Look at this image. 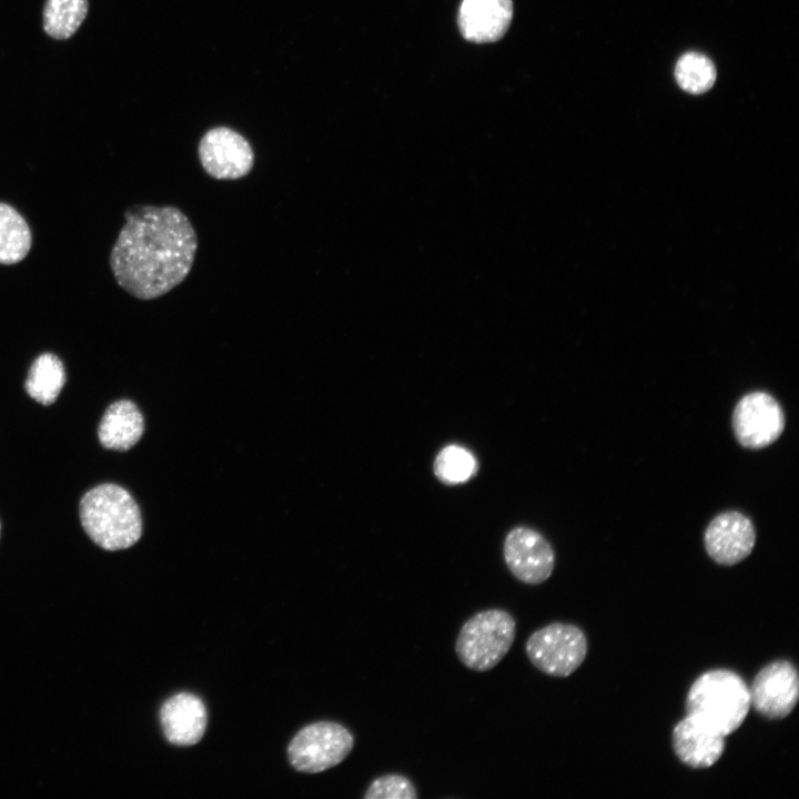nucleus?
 Listing matches in <instances>:
<instances>
[{
	"label": "nucleus",
	"instance_id": "f257e3e1",
	"mask_svg": "<svg viewBox=\"0 0 799 799\" xmlns=\"http://www.w3.org/2000/svg\"><path fill=\"white\" fill-rule=\"evenodd\" d=\"M124 218L127 222L110 253L115 281L140 300L169 293L193 266L198 237L192 223L172 205L132 206Z\"/></svg>",
	"mask_w": 799,
	"mask_h": 799
},
{
	"label": "nucleus",
	"instance_id": "f03ea898",
	"mask_svg": "<svg viewBox=\"0 0 799 799\" xmlns=\"http://www.w3.org/2000/svg\"><path fill=\"white\" fill-rule=\"evenodd\" d=\"M79 515L89 538L105 550L129 548L142 535L136 502L125 488L113 483L89 489L80 499Z\"/></svg>",
	"mask_w": 799,
	"mask_h": 799
},
{
	"label": "nucleus",
	"instance_id": "7ed1b4c3",
	"mask_svg": "<svg viewBox=\"0 0 799 799\" xmlns=\"http://www.w3.org/2000/svg\"><path fill=\"white\" fill-rule=\"evenodd\" d=\"M685 708L687 716L722 737L735 732L750 709L749 687L735 671L711 669L690 686Z\"/></svg>",
	"mask_w": 799,
	"mask_h": 799
},
{
	"label": "nucleus",
	"instance_id": "20e7f679",
	"mask_svg": "<svg viewBox=\"0 0 799 799\" xmlns=\"http://www.w3.org/2000/svg\"><path fill=\"white\" fill-rule=\"evenodd\" d=\"M515 636L516 621L507 610H481L462 625L455 641V653L466 668L487 671L506 656Z\"/></svg>",
	"mask_w": 799,
	"mask_h": 799
},
{
	"label": "nucleus",
	"instance_id": "39448f33",
	"mask_svg": "<svg viewBox=\"0 0 799 799\" xmlns=\"http://www.w3.org/2000/svg\"><path fill=\"white\" fill-rule=\"evenodd\" d=\"M588 651L585 633L574 624L550 623L529 635L525 653L539 671L557 678L570 676Z\"/></svg>",
	"mask_w": 799,
	"mask_h": 799
},
{
	"label": "nucleus",
	"instance_id": "423d86ee",
	"mask_svg": "<svg viewBox=\"0 0 799 799\" xmlns=\"http://www.w3.org/2000/svg\"><path fill=\"white\" fill-rule=\"evenodd\" d=\"M353 747L354 737L346 727L334 721H318L295 735L287 755L296 770L315 773L341 763Z\"/></svg>",
	"mask_w": 799,
	"mask_h": 799
},
{
	"label": "nucleus",
	"instance_id": "0eeeda50",
	"mask_svg": "<svg viewBox=\"0 0 799 799\" xmlns=\"http://www.w3.org/2000/svg\"><path fill=\"white\" fill-rule=\"evenodd\" d=\"M198 155L203 170L216 180H237L254 165V152L239 132L226 128L210 129L201 138Z\"/></svg>",
	"mask_w": 799,
	"mask_h": 799
},
{
	"label": "nucleus",
	"instance_id": "6e6552de",
	"mask_svg": "<svg viewBox=\"0 0 799 799\" xmlns=\"http://www.w3.org/2000/svg\"><path fill=\"white\" fill-rule=\"evenodd\" d=\"M750 706L771 720L789 716L799 699V675L796 666L778 659L761 668L750 687Z\"/></svg>",
	"mask_w": 799,
	"mask_h": 799
},
{
	"label": "nucleus",
	"instance_id": "1a4fd4ad",
	"mask_svg": "<svg viewBox=\"0 0 799 799\" xmlns=\"http://www.w3.org/2000/svg\"><path fill=\"white\" fill-rule=\"evenodd\" d=\"M732 428L740 445L759 449L780 437L785 428V415L771 395L752 392L737 403L732 413Z\"/></svg>",
	"mask_w": 799,
	"mask_h": 799
},
{
	"label": "nucleus",
	"instance_id": "9d476101",
	"mask_svg": "<svg viewBox=\"0 0 799 799\" xmlns=\"http://www.w3.org/2000/svg\"><path fill=\"white\" fill-rule=\"evenodd\" d=\"M503 557L512 575L527 585L546 581L555 567V552L549 542L526 526L515 527L506 535Z\"/></svg>",
	"mask_w": 799,
	"mask_h": 799
},
{
	"label": "nucleus",
	"instance_id": "9b49d317",
	"mask_svg": "<svg viewBox=\"0 0 799 799\" xmlns=\"http://www.w3.org/2000/svg\"><path fill=\"white\" fill-rule=\"evenodd\" d=\"M755 544L756 532L751 520L735 510L717 515L704 535L708 556L724 566H732L746 559Z\"/></svg>",
	"mask_w": 799,
	"mask_h": 799
},
{
	"label": "nucleus",
	"instance_id": "f8f14e48",
	"mask_svg": "<svg viewBox=\"0 0 799 799\" xmlns=\"http://www.w3.org/2000/svg\"><path fill=\"white\" fill-rule=\"evenodd\" d=\"M513 16V0H462L457 27L468 42L493 43L506 34Z\"/></svg>",
	"mask_w": 799,
	"mask_h": 799
},
{
	"label": "nucleus",
	"instance_id": "ddd939ff",
	"mask_svg": "<svg viewBox=\"0 0 799 799\" xmlns=\"http://www.w3.org/2000/svg\"><path fill=\"white\" fill-rule=\"evenodd\" d=\"M160 720L169 742L178 746L195 745L205 731V706L195 695L181 692L162 705Z\"/></svg>",
	"mask_w": 799,
	"mask_h": 799
},
{
	"label": "nucleus",
	"instance_id": "4468645a",
	"mask_svg": "<svg viewBox=\"0 0 799 799\" xmlns=\"http://www.w3.org/2000/svg\"><path fill=\"white\" fill-rule=\"evenodd\" d=\"M725 745V737L706 729L687 715L672 728V750L681 763L692 769L714 766L721 758Z\"/></svg>",
	"mask_w": 799,
	"mask_h": 799
},
{
	"label": "nucleus",
	"instance_id": "2eb2a0df",
	"mask_svg": "<svg viewBox=\"0 0 799 799\" xmlns=\"http://www.w3.org/2000/svg\"><path fill=\"white\" fill-rule=\"evenodd\" d=\"M144 419L129 400L113 402L104 412L98 428L100 444L108 449L128 451L142 437Z\"/></svg>",
	"mask_w": 799,
	"mask_h": 799
},
{
	"label": "nucleus",
	"instance_id": "dca6fc26",
	"mask_svg": "<svg viewBox=\"0 0 799 799\" xmlns=\"http://www.w3.org/2000/svg\"><path fill=\"white\" fill-rule=\"evenodd\" d=\"M65 383L62 361L52 353L39 355L31 364L24 383L28 395L42 405L55 402Z\"/></svg>",
	"mask_w": 799,
	"mask_h": 799
},
{
	"label": "nucleus",
	"instance_id": "f3484780",
	"mask_svg": "<svg viewBox=\"0 0 799 799\" xmlns=\"http://www.w3.org/2000/svg\"><path fill=\"white\" fill-rule=\"evenodd\" d=\"M31 243V231L23 216L11 205L0 202V264L22 261Z\"/></svg>",
	"mask_w": 799,
	"mask_h": 799
},
{
	"label": "nucleus",
	"instance_id": "a211bd4d",
	"mask_svg": "<svg viewBox=\"0 0 799 799\" xmlns=\"http://www.w3.org/2000/svg\"><path fill=\"white\" fill-rule=\"evenodd\" d=\"M88 9V0H47L43 9L45 33L58 40L70 38L83 22Z\"/></svg>",
	"mask_w": 799,
	"mask_h": 799
},
{
	"label": "nucleus",
	"instance_id": "6ab92c4d",
	"mask_svg": "<svg viewBox=\"0 0 799 799\" xmlns=\"http://www.w3.org/2000/svg\"><path fill=\"white\" fill-rule=\"evenodd\" d=\"M717 77L712 61L699 52L684 53L675 65V79L681 90L691 94L709 91Z\"/></svg>",
	"mask_w": 799,
	"mask_h": 799
},
{
	"label": "nucleus",
	"instance_id": "aec40b11",
	"mask_svg": "<svg viewBox=\"0 0 799 799\" xmlns=\"http://www.w3.org/2000/svg\"><path fill=\"white\" fill-rule=\"evenodd\" d=\"M477 471L473 454L458 445L445 446L434 462V474L443 483L453 485L468 481Z\"/></svg>",
	"mask_w": 799,
	"mask_h": 799
},
{
	"label": "nucleus",
	"instance_id": "412c9836",
	"mask_svg": "<svg viewBox=\"0 0 799 799\" xmlns=\"http://www.w3.org/2000/svg\"><path fill=\"white\" fill-rule=\"evenodd\" d=\"M363 797L365 799H416L418 792L406 776L386 773L375 778Z\"/></svg>",
	"mask_w": 799,
	"mask_h": 799
},
{
	"label": "nucleus",
	"instance_id": "4be33fe9",
	"mask_svg": "<svg viewBox=\"0 0 799 799\" xmlns=\"http://www.w3.org/2000/svg\"><path fill=\"white\" fill-rule=\"evenodd\" d=\"M0 532H1V524H0Z\"/></svg>",
	"mask_w": 799,
	"mask_h": 799
}]
</instances>
